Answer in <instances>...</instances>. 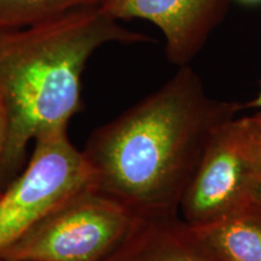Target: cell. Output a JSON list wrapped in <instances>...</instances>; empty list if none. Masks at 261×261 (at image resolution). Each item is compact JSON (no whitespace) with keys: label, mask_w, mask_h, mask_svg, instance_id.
Masks as SVG:
<instances>
[{"label":"cell","mask_w":261,"mask_h":261,"mask_svg":"<svg viewBox=\"0 0 261 261\" xmlns=\"http://www.w3.org/2000/svg\"><path fill=\"white\" fill-rule=\"evenodd\" d=\"M242 104L215 99L190 65L94 129L84 149L92 188L135 214L178 213L214 133Z\"/></svg>","instance_id":"6da1fadb"},{"label":"cell","mask_w":261,"mask_h":261,"mask_svg":"<svg viewBox=\"0 0 261 261\" xmlns=\"http://www.w3.org/2000/svg\"><path fill=\"white\" fill-rule=\"evenodd\" d=\"M146 41L149 37L125 28L102 6L0 29V103L6 119L0 180L17 175L38 137L68 130L81 106V76L98 48Z\"/></svg>","instance_id":"7a4b0ae2"},{"label":"cell","mask_w":261,"mask_h":261,"mask_svg":"<svg viewBox=\"0 0 261 261\" xmlns=\"http://www.w3.org/2000/svg\"><path fill=\"white\" fill-rule=\"evenodd\" d=\"M135 213L92 187L75 192L34 225L0 260L106 261Z\"/></svg>","instance_id":"3957f363"},{"label":"cell","mask_w":261,"mask_h":261,"mask_svg":"<svg viewBox=\"0 0 261 261\" xmlns=\"http://www.w3.org/2000/svg\"><path fill=\"white\" fill-rule=\"evenodd\" d=\"M27 166L0 191V259L12 244L75 192L92 173L68 130L38 137Z\"/></svg>","instance_id":"277c9868"},{"label":"cell","mask_w":261,"mask_h":261,"mask_svg":"<svg viewBox=\"0 0 261 261\" xmlns=\"http://www.w3.org/2000/svg\"><path fill=\"white\" fill-rule=\"evenodd\" d=\"M261 151L243 116L224 123L211 139L182 195L179 210L192 226H203L254 203Z\"/></svg>","instance_id":"5b68a950"},{"label":"cell","mask_w":261,"mask_h":261,"mask_svg":"<svg viewBox=\"0 0 261 261\" xmlns=\"http://www.w3.org/2000/svg\"><path fill=\"white\" fill-rule=\"evenodd\" d=\"M232 0H104L103 10L119 21L143 19L165 38L167 60L189 65L226 17Z\"/></svg>","instance_id":"8992f818"},{"label":"cell","mask_w":261,"mask_h":261,"mask_svg":"<svg viewBox=\"0 0 261 261\" xmlns=\"http://www.w3.org/2000/svg\"><path fill=\"white\" fill-rule=\"evenodd\" d=\"M106 261H220L178 213L136 214L128 232Z\"/></svg>","instance_id":"52a82bcc"},{"label":"cell","mask_w":261,"mask_h":261,"mask_svg":"<svg viewBox=\"0 0 261 261\" xmlns=\"http://www.w3.org/2000/svg\"><path fill=\"white\" fill-rule=\"evenodd\" d=\"M220 261H261V207L250 203L213 223L195 226Z\"/></svg>","instance_id":"ba28073f"},{"label":"cell","mask_w":261,"mask_h":261,"mask_svg":"<svg viewBox=\"0 0 261 261\" xmlns=\"http://www.w3.org/2000/svg\"><path fill=\"white\" fill-rule=\"evenodd\" d=\"M104 0H0V29L21 28L77 9L100 6Z\"/></svg>","instance_id":"9c48e42d"},{"label":"cell","mask_w":261,"mask_h":261,"mask_svg":"<svg viewBox=\"0 0 261 261\" xmlns=\"http://www.w3.org/2000/svg\"><path fill=\"white\" fill-rule=\"evenodd\" d=\"M246 125L249 129L253 139L255 140L256 145L261 151V110H257L255 114L249 116H243Z\"/></svg>","instance_id":"30bf717a"},{"label":"cell","mask_w":261,"mask_h":261,"mask_svg":"<svg viewBox=\"0 0 261 261\" xmlns=\"http://www.w3.org/2000/svg\"><path fill=\"white\" fill-rule=\"evenodd\" d=\"M5 139H6V119L5 113L3 109L2 103H0V163H2L3 152L5 148Z\"/></svg>","instance_id":"8fae6325"},{"label":"cell","mask_w":261,"mask_h":261,"mask_svg":"<svg viewBox=\"0 0 261 261\" xmlns=\"http://www.w3.org/2000/svg\"><path fill=\"white\" fill-rule=\"evenodd\" d=\"M253 202H254V203L259 204L260 207H261V163H260L259 171H257L256 180H255V187H254Z\"/></svg>","instance_id":"7c38bea8"},{"label":"cell","mask_w":261,"mask_h":261,"mask_svg":"<svg viewBox=\"0 0 261 261\" xmlns=\"http://www.w3.org/2000/svg\"><path fill=\"white\" fill-rule=\"evenodd\" d=\"M243 108H247V109H255V110H261V81H260V86H259V91L255 94V97L253 98L252 100L247 102Z\"/></svg>","instance_id":"4fadbf2b"},{"label":"cell","mask_w":261,"mask_h":261,"mask_svg":"<svg viewBox=\"0 0 261 261\" xmlns=\"http://www.w3.org/2000/svg\"><path fill=\"white\" fill-rule=\"evenodd\" d=\"M236 2L241 3L244 5H259L261 4V0H236Z\"/></svg>","instance_id":"5bb4252c"},{"label":"cell","mask_w":261,"mask_h":261,"mask_svg":"<svg viewBox=\"0 0 261 261\" xmlns=\"http://www.w3.org/2000/svg\"><path fill=\"white\" fill-rule=\"evenodd\" d=\"M0 261H31V260H21V259H16V260H0Z\"/></svg>","instance_id":"9a60e30c"}]
</instances>
